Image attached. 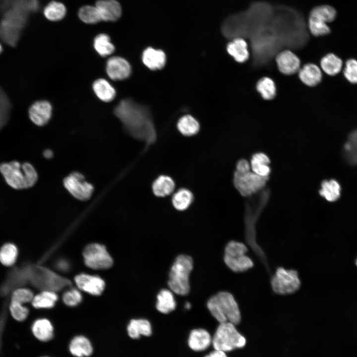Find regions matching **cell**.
Masks as SVG:
<instances>
[{"label":"cell","instance_id":"10","mask_svg":"<svg viewBox=\"0 0 357 357\" xmlns=\"http://www.w3.org/2000/svg\"><path fill=\"white\" fill-rule=\"evenodd\" d=\"M269 178V177L259 176L252 171L244 173L235 171L233 181L235 187L240 195L249 197L264 188Z\"/></svg>","mask_w":357,"mask_h":357},{"label":"cell","instance_id":"50","mask_svg":"<svg viewBox=\"0 0 357 357\" xmlns=\"http://www.w3.org/2000/svg\"><path fill=\"white\" fill-rule=\"evenodd\" d=\"M185 307L186 309H189L191 307V304L189 302H186L185 304Z\"/></svg>","mask_w":357,"mask_h":357},{"label":"cell","instance_id":"27","mask_svg":"<svg viewBox=\"0 0 357 357\" xmlns=\"http://www.w3.org/2000/svg\"><path fill=\"white\" fill-rule=\"evenodd\" d=\"M127 332L130 338L139 339L141 336H150L152 327L149 321L144 319H132L127 326Z\"/></svg>","mask_w":357,"mask_h":357},{"label":"cell","instance_id":"35","mask_svg":"<svg viewBox=\"0 0 357 357\" xmlns=\"http://www.w3.org/2000/svg\"><path fill=\"white\" fill-rule=\"evenodd\" d=\"M156 303L157 310L164 314L174 310L176 306V301L172 292L167 289H163L158 293Z\"/></svg>","mask_w":357,"mask_h":357},{"label":"cell","instance_id":"45","mask_svg":"<svg viewBox=\"0 0 357 357\" xmlns=\"http://www.w3.org/2000/svg\"><path fill=\"white\" fill-rule=\"evenodd\" d=\"M82 298L81 293L75 289L66 291L62 297L64 303L70 306L77 305L82 301Z\"/></svg>","mask_w":357,"mask_h":357},{"label":"cell","instance_id":"15","mask_svg":"<svg viewBox=\"0 0 357 357\" xmlns=\"http://www.w3.org/2000/svg\"><path fill=\"white\" fill-rule=\"evenodd\" d=\"M106 71L108 76L113 80H121L128 77L131 72L129 63L124 58L114 56L107 61Z\"/></svg>","mask_w":357,"mask_h":357},{"label":"cell","instance_id":"29","mask_svg":"<svg viewBox=\"0 0 357 357\" xmlns=\"http://www.w3.org/2000/svg\"><path fill=\"white\" fill-rule=\"evenodd\" d=\"M93 46L96 52L103 57L111 55L115 50L111 37L105 33H99L93 38Z\"/></svg>","mask_w":357,"mask_h":357},{"label":"cell","instance_id":"17","mask_svg":"<svg viewBox=\"0 0 357 357\" xmlns=\"http://www.w3.org/2000/svg\"><path fill=\"white\" fill-rule=\"evenodd\" d=\"M297 75L303 84L310 87L317 86L323 78L322 70L314 63H307L301 65Z\"/></svg>","mask_w":357,"mask_h":357},{"label":"cell","instance_id":"23","mask_svg":"<svg viewBox=\"0 0 357 357\" xmlns=\"http://www.w3.org/2000/svg\"><path fill=\"white\" fill-rule=\"evenodd\" d=\"M31 331L34 336L39 341L47 342L51 341L54 336V328L48 319L41 318L32 323Z\"/></svg>","mask_w":357,"mask_h":357},{"label":"cell","instance_id":"40","mask_svg":"<svg viewBox=\"0 0 357 357\" xmlns=\"http://www.w3.org/2000/svg\"><path fill=\"white\" fill-rule=\"evenodd\" d=\"M179 131L185 136H192L199 131L198 122L191 116L185 115L182 117L177 124Z\"/></svg>","mask_w":357,"mask_h":357},{"label":"cell","instance_id":"37","mask_svg":"<svg viewBox=\"0 0 357 357\" xmlns=\"http://www.w3.org/2000/svg\"><path fill=\"white\" fill-rule=\"evenodd\" d=\"M79 19L86 24L94 25L102 21L99 12L95 5L82 6L78 11Z\"/></svg>","mask_w":357,"mask_h":357},{"label":"cell","instance_id":"5","mask_svg":"<svg viewBox=\"0 0 357 357\" xmlns=\"http://www.w3.org/2000/svg\"><path fill=\"white\" fill-rule=\"evenodd\" d=\"M192 268L193 260L190 256L180 255L177 257L171 267L168 282L174 293L180 296L189 293V276Z\"/></svg>","mask_w":357,"mask_h":357},{"label":"cell","instance_id":"9","mask_svg":"<svg viewBox=\"0 0 357 357\" xmlns=\"http://www.w3.org/2000/svg\"><path fill=\"white\" fill-rule=\"evenodd\" d=\"M335 9L328 5L316 6L310 12L308 20V28L314 36H325L330 33L327 23L332 22L336 17Z\"/></svg>","mask_w":357,"mask_h":357},{"label":"cell","instance_id":"30","mask_svg":"<svg viewBox=\"0 0 357 357\" xmlns=\"http://www.w3.org/2000/svg\"><path fill=\"white\" fill-rule=\"evenodd\" d=\"M175 188V183L173 179L165 175L158 177L152 184L153 193L158 197H165L171 194Z\"/></svg>","mask_w":357,"mask_h":357},{"label":"cell","instance_id":"25","mask_svg":"<svg viewBox=\"0 0 357 357\" xmlns=\"http://www.w3.org/2000/svg\"><path fill=\"white\" fill-rule=\"evenodd\" d=\"M93 90L96 96L101 101L109 102L114 100L116 91L113 85L106 79L99 78L92 85Z\"/></svg>","mask_w":357,"mask_h":357},{"label":"cell","instance_id":"42","mask_svg":"<svg viewBox=\"0 0 357 357\" xmlns=\"http://www.w3.org/2000/svg\"><path fill=\"white\" fill-rule=\"evenodd\" d=\"M8 308L12 317L16 321L19 322L23 321L28 316V308L24 304L18 302L10 300Z\"/></svg>","mask_w":357,"mask_h":357},{"label":"cell","instance_id":"12","mask_svg":"<svg viewBox=\"0 0 357 357\" xmlns=\"http://www.w3.org/2000/svg\"><path fill=\"white\" fill-rule=\"evenodd\" d=\"M83 255L86 265L93 269H108L113 263L112 258L106 247L100 244L88 245L84 248Z\"/></svg>","mask_w":357,"mask_h":357},{"label":"cell","instance_id":"11","mask_svg":"<svg viewBox=\"0 0 357 357\" xmlns=\"http://www.w3.org/2000/svg\"><path fill=\"white\" fill-rule=\"evenodd\" d=\"M32 279L33 283L43 291H59L70 285L67 279L44 267L35 268L33 272Z\"/></svg>","mask_w":357,"mask_h":357},{"label":"cell","instance_id":"41","mask_svg":"<svg viewBox=\"0 0 357 357\" xmlns=\"http://www.w3.org/2000/svg\"><path fill=\"white\" fill-rule=\"evenodd\" d=\"M10 110V102L4 91L0 87V129L7 123Z\"/></svg>","mask_w":357,"mask_h":357},{"label":"cell","instance_id":"19","mask_svg":"<svg viewBox=\"0 0 357 357\" xmlns=\"http://www.w3.org/2000/svg\"><path fill=\"white\" fill-rule=\"evenodd\" d=\"M78 287L82 291L93 295H99L103 292L105 284L98 276L80 274L75 277Z\"/></svg>","mask_w":357,"mask_h":357},{"label":"cell","instance_id":"20","mask_svg":"<svg viewBox=\"0 0 357 357\" xmlns=\"http://www.w3.org/2000/svg\"><path fill=\"white\" fill-rule=\"evenodd\" d=\"M228 54L238 63H242L247 61L250 56L248 44L241 37L232 39L227 46Z\"/></svg>","mask_w":357,"mask_h":357},{"label":"cell","instance_id":"52","mask_svg":"<svg viewBox=\"0 0 357 357\" xmlns=\"http://www.w3.org/2000/svg\"><path fill=\"white\" fill-rule=\"evenodd\" d=\"M49 357V356H43V357Z\"/></svg>","mask_w":357,"mask_h":357},{"label":"cell","instance_id":"43","mask_svg":"<svg viewBox=\"0 0 357 357\" xmlns=\"http://www.w3.org/2000/svg\"><path fill=\"white\" fill-rule=\"evenodd\" d=\"M34 297L33 292L26 288L20 287L14 290L11 295L10 300L18 302L22 304L31 302Z\"/></svg>","mask_w":357,"mask_h":357},{"label":"cell","instance_id":"36","mask_svg":"<svg viewBox=\"0 0 357 357\" xmlns=\"http://www.w3.org/2000/svg\"><path fill=\"white\" fill-rule=\"evenodd\" d=\"M58 298V296L54 291L44 290L34 296L31 304L37 309L50 308L55 305Z\"/></svg>","mask_w":357,"mask_h":357},{"label":"cell","instance_id":"24","mask_svg":"<svg viewBox=\"0 0 357 357\" xmlns=\"http://www.w3.org/2000/svg\"><path fill=\"white\" fill-rule=\"evenodd\" d=\"M142 60L143 63L149 69L157 70L164 67L166 57L163 51L149 47L143 51Z\"/></svg>","mask_w":357,"mask_h":357},{"label":"cell","instance_id":"49","mask_svg":"<svg viewBox=\"0 0 357 357\" xmlns=\"http://www.w3.org/2000/svg\"><path fill=\"white\" fill-rule=\"evenodd\" d=\"M44 156L47 159H50L52 157L53 153L51 150L47 149L44 151Z\"/></svg>","mask_w":357,"mask_h":357},{"label":"cell","instance_id":"22","mask_svg":"<svg viewBox=\"0 0 357 357\" xmlns=\"http://www.w3.org/2000/svg\"><path fill=\"white\" fill-rule=\"evenodd\" d=\"M212 343V338L205 329L199 328L192 330L189 335L188 345L189 348L196 352L207 349Z\"/></svg>","mask_w":357,"mask_h":357},{"label":"cell","instance_id":"51","mask_svg":"<svg viewBox=\"0 0 357 357\" xmlns=\"http://www.w3.org/2000/svg\"><path fill=\"white\" fill-rule=\"evenodd\" d=\"M1 51H2V47H1V45L0 44V53L1 52Z\"/></svg>","mask_w":357,"mask_h":357},{"label":"cell","instance_id":"14","mask_svg":"<svg viewBox=\"0 0 357 357\" xmlns=\"http://www.w3.org/2000/svg\"><path fill=\"white\" fill-rule=\"evenodd\" d=\"M275 61L279 72L285 75L297 74L301 66L299 58L290 50H284L278 53L275 57Z\"/></svg>","mask_w":357,"mask_h":357},{"label":"cell","instance_id":"39","mask_svg":"<svg viewBox=\"0 0 357 357\" xmlns=\"http://www.w3.org/2000/svg\"><path fill=\"white\" fill-rule=\"evenodd\" d=\"M193 200L191 192L185 188H181L177 191L173 196L172 204L175 208L179 211L187 209Z\"/></svg>","mask_w":357,"mask_h":357},{"label":"cell","instance_id":"2","mask_svg":"<svg viewBox=\"0 0 357 357\" xmlns=\"http://www.w3.org/2000/svg\"><path fill=\"white\" fill-rule=\"evenodd\" d=\"M269 190L264 188L258 192L254 200L246 205L244 217L245 239L247 245L259 258L269 272H271L266 255L256 241V224L269 197Z\"/></svg>","mask_w":357,"mask_h":357},{"label":"cell","instance_id":"38","mask_svg":"<svg viewBox=\"0 0 357 357\" xmlns=\"http://www.w3.org/2000/svg\"><path fill=\"white\" fill-rule=\"evenodd\" d=\"M18 255V248L13 243H5L0 248V263L4 266H13L16 262Z\"/></svg>","mask_w":357,"mask_h":357},{"label":"cell","instance_id":"1","mask_svg":"<svg viewBox=\"0 0 357 357\" xmlns=\"http://www.w3.org/2000/svg\"><path fill=\"white\" fill-rule=\"evenodd\" d=\"M114 112L127 133L144 142L146 149L154 143L156 130L151 112L147 107L130 99H125L120 101Z\"/></svg>","mask_w":357,"mask_h":357},{"label":"cell","instance_id":"46","mask_svg":"<svg viewBox=\"0 0 357 357\" xmlns=\"http://www.w3.org/2000/svg\"><path fill=\"white\" fill-rule=\"evenodd\" d=\"M250 163L246 160L242 159L238 162L236 171L240 173H244L250 171Z\"/></svg>","mask_w":357,"mask_h":357},{"label":"cell","instance_id":"3","mask_svg":"<svg viewBox=\"0 0 357 357\" xmlns=\"http://www.w3.org/2000/svg\"><path fill=\"white\" fill-rule=\"evenodd\" d=\"M0 173L7 184L15 189L32 187L38 179L37 172L28 162L12 161L0 164Z\"/></svg>","mask_w":357,"mask_h":357},{"label":"cell","instance_id":"16","mask_svg":"<svg viewBox=\"0 0 357 357\" xmlns=\"http://www.w3.org/2000/svg\"><path fill=\"white\" fill-rule=\"evenodd\" d=\"M95 5L99 12L102 21L113 22L121 16L122 7L117 0H98Z\"/></svg>","mask_w":357,"mask_h":357},{"label":"cell","instance_id":"8","mask_svg":"<svg viewBox=\"0 0 357 357\" xmlns=\"http://www.w3.org/2000/svg\"><path fill=\"white\" fill-rule=\"evenodd\" d=\"M270 285L274 293L287 295L298 291L301 281L297 270L279 267L271 276Z\"/></svg>","mask_w":357,"mask_h":357},{"label":"cell","instance_id":"13","mask_svg":"<svg viewBox=\"0 0 357 357\" xmlns=\"http://www.w3.org/2000/svg\"><path fill=\"white\" fill-rule=\"evenodd\" d=\"M63 183L71 195L81 201L90 198L94 191L93 185L87 181L84 176L79 172H73L68 175L64 178Z\"/></svg>","mask_w":357,"mask_h":357},{"label":"cell","instance_id":"53","mask_svg":"<svg viewBox=\"0 0 357 357\" xmlns=\"http://www.w3.org/2000/svg\"><path fill=\"white\" fill-rule=\"evenodd\" d=\"M356 265H357V260H356Z\"/></svg>","mask_w":357,"mask_h":357},{"label":"cell","instance_id":"18","mask_svg":"<svg viewBox=\"0 0 357 357\" xmlns=\"http://www.w3.org/2000/svg\"><path fill=\"white\" fill-rule=\"evenodd\" d=\"M52 115V106L47 101L35 102L29 110V116L36 125L43 126L48 122Z\"/></svg>","mask_w":357,"mask_h":357},{"label":"cell","instance_id":"31","mask_svg":"<svg viewBox=\"0 0 357 357\" xmlns=\"http://www.w3.org/2000/svg\"><path fill=\"white\" fill-rule=\"evenodd\" d=\"M255 88L261 98L266 101L273 100L277 93V88L275 81L270 77L264 76L256 82Z\"/></svg>","mask_w":357,"mask_h":357},{"label":"cell","instance_id":"4","mask_svg":"<svg viewBox=\"0 0 357 357\" xmlns=\"http://www.w3.org/2000/svg\"><path fill=\"white\" fill-rule=\"evenodd\" d=\"M207 306L212 315L219 323L230 322L237 325L241 321L238 305L233 295L229 292H219L209 298Z\"/></svg>","mask_w":357,"mask_h":357},{"label":"cell","instance_id":"28","mask_svg":"<svg viewBox=\"0 0 357 357\" xmlns=\"http://www.w3.org/2000/svg\"><path fill=\"white\" fill-rule=\"evenodd\" d=\"M65 5L57 0H51L44 7L45 17L51 22H58L63 19L66 14Z\"/></svg>","mask_w":357,"mask_h":357},{"label":"cell","instance_id":"44","mask_svg":"<svg viewBox=\"0 0 357 357\" xmlns=\"http://www.w3.org/2000/svg\"><path fill=\"white\" fill-rule=\"evenodd\" d=\"M345 78L352 84H357V60L348 59L343 71Z\"/></svg>","mask_w":357,"mask_h":357},{"label":"cell","instance_id":"47","mask_svg":"<svg viewBox=\"0 0 357 357\" xmlns=\"http://www.w3.org/2000/svg\"><path fill=\"white\" fill-rule=\"evenodd\" d=\"M204 357H228L226 354V352L214 349V351L209 353V354L205 356Z\"/></svg>","mask_w":357,"mask_h":357},{"label":"cell","instance_id":"7","mask_svg":"<svg viewBox=\"0 0 357 357\" xmlns=\"http://www.w3.org/2000/svg\"><path fill=\"white\" fill-rule=\"evenodd\" d=\"M247 245L241 242L231 241L225 249L224 260L226 265L233 272L241 273L253 267L252 260L246 254Z\"/></svg>","mask_w":357,"mask_h":357},{"label":"cell","instance_id":"33","mask_svg":"<svg viewBox=\"0 0 357 357\" xmlns=\"http://www.w3.org/2000/svg\"><path fill=\"white\" fill-rule=\"evenodd\" d=\"M341 187L335 179L324 180L321 184L319 194L329 202L337 201L341 196Z\"/></svg>","mask_w":357,"mask_h":357},{"label":"cell","instance_id":"32","mask_svg":"<svg viewBox=\"0 0 357 357\" xmlns=\"http://www.w3.org/2000/svg\"><path fill=\"white\" fill-rule=\"evenodd\" d=\"M269 157L264 153H257L253 154L250 160L251 170L254 173L262 176L269 177L271 170Z\"/></svg>","mask_w":357,"mask_h":357},{"label":"cell","instance_id":"48","mask_svg":"<svg viewBox=\"0 0 357 357\" xmlns=\"http://www.w3.org/2000/svg\"><path fill=\"white\" fill-rule=\"evenodd\" d=\"M57 266L60 270L66 271L68 269L69 264L66 261L61 260L58 261Z\"/></svg>","mask_w":357,"mask_h":357},{"label":"cell","instance_id":"34","mask_svg":"<svg viewBox=\"0 0 357 357\" xmlns=\"http://www.w3.org/2000/svg\"><path fill=\"white\" fill-rule=\"evenodd\" d=\"M343 156L350 165H357V129L351 132L343 147Z\"/></svg>","mask_w":357,"mask_h":357},{"label":"cell","instance_id":"21","mask_svg":"<svg viewBox=\"0 0 357 357\" xmlns=\"http://www.w3.org/2000/svg\"><path fill=\"white\" fill-rule=\"evenodd\" d=\"M68 348L70 354L74 357H89L94 350L91 341L84 335L73 337L69 343Z\"/></svg>","mask_w":357,"mask_h":357},{"label":"cell","instance_id":"6","mask_svg":"<svg viewBox=\"0 0 357 357\" xmlns=\"http://www.w3.org/2000/svg\"><path fill=\"white\" fill-rule=\"evenodd\" d=\"M246 343L245 337L230 322L220 323L212 337L214 349L225 352L242 348Z\"/></svg>","mask_w":357,"mask_h":357},{"label":"cell","instance_id":"26","mask_svg":"<svg viewBox=\"0 0 357 357\" xmlns=\"http://www.w3.org/2000/svg\"><path fill=\"white\" fill-rule=\"evenodd\" d=\"M320 67L328 75L338 74L343 67L342 59L336 55L330 53L323 56L319 61Z\"/></svg>","mask_w":357,"mask_h":357}]
</instances>
